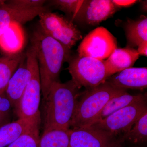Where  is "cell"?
<instances>
[{
    "label": "cell",
    "instance_id": "8992f818",
    "mask_svg": "<svg viewBox=\"0 0 147 147\" xmlns=\"http://www.w3.org/2000/svg\"><path fill=\"white\" fill-rule=\"evenodd\" d=\"M38 16L43 32L69 50L82 39V34L73 22L62 15L48 11Z\"/></svg>",
    "mask_w": 147,
    "mask_h": 147
},
{
    "label": "cell",
    "instance_id": "7402d4cb",
    "mask_svg": "<svg viewBox=\"0 0 147 147\" xmlns=\"http://www.w3.org/2000/svg\"><path fill=\"white\" fill-rule=\"evenodd\" d=\"M40 127L34 126L6 147H38Z\"/></svg>",
    "mask_w": 147,
    "mask_h": 147
},
{
    "label": "cell",
    "instance_id": "ba28073f",
    "mask_svg": "<svg viewBox=\"0 0 147 147\" xmlns=\"http://www.w3.org/2000/svg\"><path fill=\"white\" fill-rule=\"evenodd\" d=\"M117 44L116 38L107 29L98 27L85 37L77 49L78 56L104 60L117 48Z\"/></svg>",
    "mask_w": 147,
    "mask_h": 147
},
{
    "label": "cell",
    "instance_id": "4fadbf2b",
    "mask_svg": "<svg viewBox=\"0 0 147 147\" xmlns=\"http://www.w3.org/2000/svg\"><path fill=\"white\" fill-rule=\"evenodd\" d=\"M23 61L11 76L5 88L7 94L15 109L31 78L30 65L27 61L24 63Z\"/></svg>",
    "mask_w": 147,
    "mask_h": 147
},
{
    "label": "cell",
    "instance_id": "2e32d148",
    "mask_svg": "<svg viewBox=\"0 0 147 147\" xmlns=\"http://www.w3.org/2000/svg\"><path fill=\"white\" fill-rule=\"evenodd\" d=\"M29 121L18 119L0 127V147H6L34 126Z\"/></svg>",
    "mask_w": 147,
    "mask_h": 147
},
{
    "label": "cell",
    "instance_id": "ac0fdd59",
    "mask_svg": "<svg viewBox=\"0 0 147 147\" xmlns=\"http://www.w3.org/2000/svg\"><path fill=\"white\" fill-rule=\"evenodd\" d=\"M127 41L132 47L138 46L142 42H147V18L141 16L138 20H129L125 25Z\"/></svg>",
    "mask_w": 147,
    "mask_h": 147
},
{
    "label": "cell",
    "instance_id": "9a60e30c",
    "mask_svg": "<svg viewBox=\"0 0 147 147\" xmlns=\"http://www.w3.org/2000/svg\"><path fill=\"white\" fill-rule=\"evenodd\" d=\"M25 43V34L21 24L13 23L0 35V50L7 55L21 52Z\"/></svg>",
    "mask_w": 147,
    "mask_h": 147
},
{
    "label": "cell",
    "instance_id": "7a4b0ae2",
    "mask_svg": "<svg viewBox=\"0 0 147 147\" xmlns=\"http://www.w3.org/2000/svg\"><path fill=\"white\" fill-rule=\"evenodd\" d=\"M72 79L66 83L55 82L52 84L44 99V130H68L81 93Z\"/></svg>",
    "mask_w": 147,
    "mask_h": 147
},
{
    "label": "cell",
    "instance_id": "5b68a950",
    "mask_svg": "<svg viewBox=\"0 0 147 147\" xmlns=\"http://www.w3.org/2000/svg\"><path fill=\"white\" fill-rule=\"evenodd\" d=\"M67 69L79 88L87 90L103 84L109 78L104 60L88 57H79L69 59Z\"/></svg>",
    "mask_w": 147,
    "mask_h": 147
},
{
    "label": "cell",
    "instance_id": "7c38bea8",
    "mask_svg": "<svg viewBox=\"0 0 147 147\" xmlns=\"http://www.w3.org/2000/svg\"><path fill=\"white\" fill-rule=\"evenodd\" d=\"M106 82L115 88L120 89H144L147 87V68L127 69L110 76Z\"/></svg>",
    "mask_w": 147,
    "mask_h": 147
},
{
    "label": "cell",
    "instance_id": "3957f363",
    "mask_svg": "<svg viewBox=\"0 0 147 147\" xmlns=\"http://www.w3.org/2000/svg\"><path fill=\"white\" fill-rule=\"evenodd\" d=\"M126 90L117 88L108 82L81 93L78 100L70 127L79 128L94 124L107 102L113 98L127 92Z\"/></svg>",
    "mask_w": 147,
    "mask_h": 147
},
{
    "label": "cell",
    "instance_id": "e0dca14e",
    "mask_svg": "<svg viewBox=\"0 0 147 147\" xmlns=\"http://www.w3.org/2000/svg\"><path fill=\"white\" fill-rule=\"evenodd\" d=\"M145 100H147L146 95L142 94L131 95L127 92L115 96L107 102L100 113L97 121L128 105Z\"/></svg>",
    "mask_w": 147,
    "mask_h": 147
},
{
    "label": "cell",
    "instance_id": "277c9868",
    "mask_svg": "<svg viewBox=\"0 0 147 147\" xmlns=\"http://www.w3.org/2000/svg\"><path fill=\"white\" fill-rule=\"evenodd\" d=\"M26 56L31 71V78L15 110L18 119L26 120L40 127L41 121L39 110L41 85L35 50L32 46Z\"/></svg>",
    "mask_w": 147,
    "mask_h": 147
},
{
    "label": "cell",
    "instance_id": "83f0119b",
    "mask_svg": "<svg viewBox=\"0 0 147 147\" xmlns=\"http://www.w3.org/2000/svg\"><path fill=\"white\" fill-rule=\"evenodd\" d=\"M10 122V120H9V118L3 115L2 114L0 113V127L3 126L6 124Z\"/></svg>",
    "mask_w": 147,
    "mask_h": 147
},
{
    "label": "cell",
    "instance_id": "6da1fadb",
    "mask_svg": "<svg viewBox=\"0 0 147 147\" xmlns=\"http://www.w3.org/2000/svg\"><path fill=\"white\" fill-rule=\"evenodd\" d=\"M32 43L35 50L41 92L44 99L52 84L59 82L62 67L70 59V50L47 35L40 28L34 33Z\"/></svg>",
    "mask_w": 147,
    "mask_h": 147
},
{
    "label": "cell",
    "instance_id": "d6986e66",
    "mask_svg": "<svg viewBox=\"0 0 147 147\" xmlns=\"http://www.w3.org/2000/svg\"><path fill=\"white\" fill-rule=\"evenodd\" d=\"M25 57L20 52L0 58V90L5 89L11 76Z\"/></svg>",
    "mask_w": 147,
    "mask_h": 147
},
{
    "label": "cell",
    "instance_id": "4316f807",
    "mask_svg": "<svg viewBox=\"0 0 147 147\" xmlns=\"http://www.w3.org/2000/svg\"><path fill=\"white\" fill-rule=\"evenodd\" d=\"M137 52L139 55L147 56V42H142L138 46Z\"/></svg>",
    "mask_w": 147,
    "mask_h": 147
},
{
    "label": "cell",
    "instance_id": "f1b7e54d",
    "mask_svg": "<svg viewBox=\"0 0 147 147\" xmlns=\"http://www.w3.org/2000/svg\"><path fill=\"white\" fill-rule=\"evenodd\" d=\"M142 9L144 11H147V1H144L142 2Z\"/></svg>",
    "mask_w": 147,
    "mask_h": 147
},
{
    "label": "cell",
    "instance_id": "ffe728a7",
    "mask_svg": "<svg viewBox=\"0 0 147 147\" xmlns=\"http://www.w3.org/2000/svg\"><path fill=\"white\" fill-rule=\"evenodd\" d=\"M70 129L44 130L40 137L38 147H69Z\"/></svg>",
    "mask_w": 147,
    "mask_h": 147
},
{
    "label": "cell",
    "instance_id": "cb8c5ba5",
    "mask_svg": "<svg viewBox=\"0 0 147 147\" xmlns=\"http://www.w3.org/2000/svg\"><path fill=\"white\" fill-rule=\"evenodd\" d=\"M46 2L43 0H13L9 1L8 3L22 8L35 9L43 7Z\"/></svg>",
    "mask_w": 147,
    "mask_h": 147
},
{
    "label": "cell",
    "instance_id": "5bb4252c",
    "mask_svg": "<svg viewBox=\"0 0 147 147\" xmlns=\"http://www.w3.org/2000/svg\"><path fill=\"white\" fill-rule=\"evenodd\" d=\"M139 57L137 50L130 46L116 48L107 59L104 61L109 77L132 67Z\"/></svg>",
    "mask_w": 147,
    "mask_h": 147
},
{
    "label": "cell",
    "instance_id": "9c48e42d",
    "mask_svg": "<svg viewBox=\"0 0 147 147\" xmlns=\"http://www.w3.org/2000/svg\"><path fill=\"white\" fill-rule=\"evenodd\" d=\"M117 136L93 126L70 129L69 147H121Z\"/></svg>",
    "mask_w": 147,
    "mask_h": 147
},
{
    "label": "cell",
    "instance_id": "603a6c76",
    "mask_svg": "<svg viewBox=\"0 0 147 147\" xmlns=\"http://www.w3.org/2000/svg\"><path fill=\"white\" fill-rule=\"evenodd\" d=\"M83 1L80 0H54L50 1V5L71 16V21L78 12Z\"/></svg>",
    "mask_w": 147,
    "mask_h": 147
},
{
    "label": "cell",
    "instance_id": "30bf717a",
    "mask_svg": "<svg viewBox=\"0 0 147 147\" xmlns=\"http://www.w3.org/2000/svg\"><path fill=\"white\" fill-rule=\"evenodd\" d=\"M118 9L112 0H86L71 21L96 26L111 17Z\"/></svg>",
    "mask_w": 147,
    "mask_h": 147
},
{
    "label": "cell",
    "instance_id": "8fae6325",
    "mask_svg": "<svg viewBox=\"0 0 147 147\" xmlns=\"http://www.w3.org/2000/svg\"><path fill=\"white\" fill-rule=\"evenodd\" d=\"M48 11L45 6L38 8L26 9L3 2L0 6V35L12 23L22 25Z\"/></svg>",
    "mask_w": 147,
    "mask_h": 147
},
{
    "label": "cell",
    "instance_id": "d4e9b609",
    "mask_svg": "<svg viewBox=\"0 0 147 147\" xmlns=\"http://www.w3.org/2000/svg\"><path fill=\"white\" fill-rule=\"evenodd\" d=\"M13 108L5 89L0 90V113L9 119L11 112Z\"/></svg>",
    "mask_w": 147,
    "mask_h": 147
},
{
    "label": "cell",
    "instance_id": "52a82bcc",
    "mask_svg": "<svg viewBox=\"0 0 147 147\" xmlns=\"http://www.w3.org/2000/svg\"><path fill=\"white\" fill-rule=\"evenodd\" d=\"M147 113L146 100L128 105L96 122L92 125L117 136L126 133L145 113Z\"/></svg>",
    "mask_w": 147,
    "mask_h": 147
},
{
    "label": "cell",
    "instance_id": "44dd1931",
    "mask_svg": "<svg viewBox=\"0 0 147 147\" xmlns=\"http://www.w3.org/2000/svg\"><path fill=\"white\" fill-rule=\"evenodd\" d=\"M119 140L122 143L125 142L134 144L146 143L147 140V113L142 115Z\"/></svg>",
    "mask_w": 147,
    "mask_h": 147
},
{
    "label": "cell",
    "instance_id": "484cf974",
    "mask_svg": "<svg viewBox=\"0 0 147 147\" xmlns=\"http://www.w3.org/2000/svg\"><path fill=\"white\" fill-rule=\"evenodd\" d=\"M112 1L118 8L130 6L139 1L135 0H112Z\"/></svg>",
    "mask_w": 147,
    "mask_h": 147
}]
</instances>
